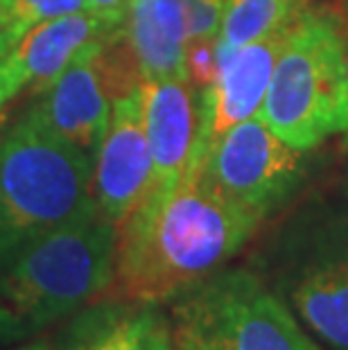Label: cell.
Instances as JSON below:
<instances>
[{
	"instance_id": "6da1fadb",
	"label": "cell",
	"mask_w": 348,
	"mask_h": 350,
	"mask_svg": "<svg viewBox=\"0 0 348 350\" xmlns=\"http://www.w3.org/2000/svg\"><path fill=\"white\" fill-rule=\"evenodd\" d=\"M206 161L170 188L152 190L116 228L113 278L102 299L172 303L249 242L260 217L219 190Z\"/></svg>"
},
{
	"instance_id": "7a4b0ae2",
	"label": "cell",
	"mask_w": 348,
	"mask_h": 350,
	"mask_svg": "<svg viewBox=\"0 0 348 350\" xmlns=\"http://www.w3.org/2000/svg\"><path fill=\"white\" fill-rule=\"evenodd\" d=\"M116 235L95 213L0 256V346L21 344L102 299L113 278Z\"/></svg>"
},
{
	"instance_id": "3957f363",
	"label": "cell",
	"mask_w": 348,
	"mask_h": 350,
	"mask_svg": "<svg viewBox=\"0 0 348 350\" xmlns=\"http://www.w3.org/2000/svg\"><path fill=\"white\" fill-rule=\"evenodd\" d=\"M95 213L93 156L29 104L0 136V256Z\"/></svg>"
},
{
	"instance_id": "277c9868",
	"label": "cell",
	"mask_w": 348,
	"mask_h": 350,
	"mask_svg": "<svg viewBox=\"0 0 348 350\" xmlns=\"http://www.w3.org/2000/svg\"><path fill=\"white\" fill-rule=\"evenodd\" d=\"M258 118L294 150L348 131L342 12L308 7L280 52Z\"/></svg>"
},
{
	"instance_id": "5b68a950",
	"label": "cell",
	"mask_w": 348,
	"mask_h": 350,
	"mask_svg": "<svg viewBox=\"0 0 348 350\" xmlns=\"http://www.w3.org/2000/svg\"><path fill=\"white\" fill-rule=\"evenodd\" d=\"M168 305L174 350H321L249 269H222Z\"/></svg>"
},
{
	"instance_id": "8992f818",
	"label": "cell",
	"mask_w": 348,
	"mask_h": 350,
	"mask_svg": "<svg viewBox=\"0 0 348 350\" xmlns=\"http://www.w3.org/2000/svg\"><path fill=\"white\" fill-rule=\"evenodd\" d=\"M306 165L303 152L278 138L260 118H249L219 136L206 161L219 190L260 219L294 197Z\"/></svg>"
},
{
	"instance_id": "52a82bcc",
	"label": "cell",
	"mask_w": 348,
	"mask_h": 350,
	"mask_svg": "<svg viewBox=\"0 0 348 350\" xmlns=\"http://www.w3.org/2000/svg\"><path fill=\"white\" fill-rule=\"evenodd\" d=\"M143 120L152 152V190L170 188L213 147V93L188 77L147 79L140 86Z\"/></svg>"
},
{
	"instance_id": "ba28073f",
	"label": "cell",
	"mask_w": 348,
	"mask_h": 350,
	"mask_svg": "<svg viewBox=\"0 0 348 350\" xmlns=\"http://www.w3.org/2000/svg\"><path fill=\"white\" fill-rule=\"evenodd\" d=\"M296 319L330 350H348V235L321 233L283 273Z\"/></svg>"
},
{
	"instance_id": "9c48e42d",
	"label": "cell",
	"mask_w": 348,
	"mask_h": 350,
	"mask_svg": "<svg viewBox=\"0 0 348 350\" xmlns=\"http://www.w3.org/2000/svg\"><path fill=\"white\" fill-rule=\"evenodd\" d=\"M154 185L140 91L111 104L107 133L93 159V199L116 228L147 199Z\"/></svg>"
},
{
	"instance_id": "30bf717a",
	"label": "cell",
	"mask_w": 348,
	"mask_h": 350,
	"mask_svg": "<svg viewBox=\"0 0 348 350\" xmlns=\"http://www.w3.org/2000/svg\"><path fill=\"white\" fill-rule=\"evenodd\" d=\"M118 27L91 10L66 14L34 25L3 59L18 93H43L53 81L75 62L91 43L107 39Z\"/></svg>"
},
{
	"instance_id": "8fae6325",
	"label": "cell",
	"mask_w": 348,
	"mask_h": 350,
	"mask_svg": "<svg viewBox=\"0 0 348 350\" xmlns=\"http://www.w3.org/2000/svg\"><path fill=\"white\" fill-rule=\"evenodd\" d=\"M102 41L105 39L81 50L75 62L32 104L50 129L93 159L111 118V100L95 68V52Z\"/></svg>"
},
{
	"instance_id": "7c38bea8",
	"label": "cell",
	"mask_w": 348,
	"mask_h": 350,
	"mask_svg": "<svg viewBox=\"0 0 348 350\" xmlns=\"http://www.w3.org/2000/svg\"><path fill=\"white\" fill-rule=\"evenodd\" d=\"M55 350H174L161 305L98 299L70 317Z\"/></svg>"
},
{
	"instance_id": "4fadbf2b",
	"label": "cell",
	"mask_w": 348,
	"mask_h": 350,
	"mask_svg": "<svg viewBox=\"0 0 348 350\" xmlns=\"http://www.w3.org/2000/svg\"><path fill=\"white\" fill-rule=\"evenodd\" d=\"M292 27L242 48H224L217 43V81L211 91L213 143L235 124L260 113L273 68Z\"/></svg>"
},
{
	"instance_id": "5bb4252c",
	"label": "cell",
	"mask_w": 348,
	"mask_h": 350,
	"mask_svg": "<svg viewBox=\"0 0 348 350\" xmlns=\"http://www.w3.org/2000/svg\"><path fill=\"white\" fill-rule=\"evenodd\" d=\"M124 32L143 79L186 77L190 23L186 0H131Z\"/></svg>"
},
{
	"instance_id": "9a60e30c",
	"label": "cell",
	"mask_w": 348,
	"mask_h": 350,
	"mask_svg": "<svg viewBox=\"0 0 348 350\" xmlns=\"http://www.w3.org/2000/svg\"><path fill=\"white\" fill-rule=\"evenodd\" d=\"M310 5L301 0H226L217 43L242 48L247 43L292 27Z\"/></svg>"
},
{
	"instance_id": "2e32d148",
	"label": "cell",
	"mask_w": 348,
	"mask_h": 350,
	"mask_svg": "<svg viewBox=\"0 0 348 350\" xmlns=\"http://www.w3.org/2000/svg\"><path fill=\"white\" fill-rule=\"evenodd\" d=\"M95 68H98L100 81L111 104L140 91L145 79L140 72L136 52L124 32V25L100 43L98 52H95Z\"/></svg>"
},
{
	"instance_id": "e0dca14e",
	"label": "cell",
	"mask_w": 348,
	"mask_h": 350,
	"mask_svg": "<svg viewBox=\"0 0 348 350\" xmlns=\"http://www.w3.org/2000/svg\"><path fill=\"white\" fill-rule=\"evenodd\" d=\"M84 10L86 0H0V62L34 25Z\"/></svg>"
},
{
	"instance_id": "ac0fdd59",
	"label": "cell",
	"mask_w": 348,
	"mask_h": 350,
	"mask_svg": "<svg viewBox=\"0 0 348 350\" xmlns=\"http://www.w3.org/2000/svg\"><path fill=\"white\" fill-rule=\"evenodd\" d=\"M183 64L192 86L213 91L217 81V39H192L186 48Z\"/></svg>"
},
{
	"instance_id": "d6986e66",
	"label": "cell",
	"mask_w": 348,
	"mask_h": 350,
	"mask_svg": "<svg viewBox=\"0 0 348 350\" xmlns=\"http://www.w3.org/2000/svg\"><path fill=\"white\" fill-rule=\"evenodd\" d=\"M131 0H86V7L102 16L109 23L124 25V16H127Z\"/></svg>"
},
{
	"instance_id": "ffe728a7",
	"label": "cell",
	"mask_w": 348,
	"mask_h": 350,
	"mask_svg": "<svg viewBox=\"0 0 348 350\" xmlns=\"http://www.w3.org/2000/svg\"><path fill=\"white\" fill-rule=\"evenodd\" d=\"M16 95H18V88H16V84H14L12 75L7 72L5 64L0 62V113H3V109L16 98Z\"/></svg>"
},
{
	"instance_id": "44dd1931",
	"label": "cell",
	"mask_w": 348,
	"mask_h": 350,
	"mask_svg": "<svg viewBox=\"0 0 348 350\" xmlns=\"http://www.w3.org/2000/svg\"><path fill=\"white\" fill-rule=\"evenodd\" d=\"M342 36H344V64H346V72H348V10L342 12ZM348 145V131H346V140Z\"/></svg>"
},
{
	"instance_id": "7402d4cb",
	"label": "cell",
	"mask_w": 348,
	"mask_h": 350,
	"mask_svg": "<svg viewBox=\"0 0 348 350\" xmlns=\"http://www.w3.org/2000/svg\"><path fill=\"white\" fill-rule=\"evenodd\" d=\"M14 350H55V348L50 346L48 341H27L25 346H21V348H14Z\"/></svg>"
},
{
	"instance_id": "603a6c76",
	"label": "cell",
	"mask_w": 348,
	"mask_h": 350,
	"mask_svg": "<svg viewBox=\"0 0 348 350\" xmlns=\"http://www.w3.org/2000/svg\"><path fill=\"white\" fill-rule=\"evenodd\" d=\"M301 3H306V5H310V0H301Z\"/></svg>"
}]
</instances>
